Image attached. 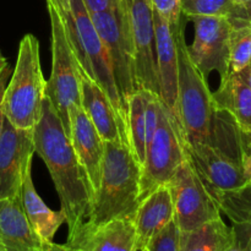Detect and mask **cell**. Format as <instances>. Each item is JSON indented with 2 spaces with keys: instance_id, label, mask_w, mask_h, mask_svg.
Here are the masks:
<instances>
[{
  "instance_id": "obj_1",
  "label": "cell",
  "mask_w": 251,
  "mask_h": 251,
  "mask_svg": "<svg viewBox=\"0 0 251 251\" xmlns=\"http://www.w3.org/2000/svg\"><path fill=\"white\" fill-rule=\"evenodd\" d=\"M34 151L48 168L66 223L69 235L87 221L93 196L77 161L70 136L49 98H44L42 115L33 127Z\"/></svg>"
},
{
  "instance_id": "obj_2",
  "label": "cell",
  "mask_w": 251,
  "mask_h": 251,
  "mask_svg": "<svg viewBox=\"0 0 251 251\" xmlns=\"http://www.w3.org/2000/svg\"><path fill=\"white\" fill-rule=\"evenodd\" d=\"M184 147L215 199L251 183V135L243 132L228 113L216 110L206 144L184 142Z\"/></svg>"
},
{
  "instance_id": "obj_3",
  "label": "cell",
  "mask_w": 251,
  "mask_h": 251,
  "mask_svg": "<svg viewBox=\"0 0 251 251\" xmlns=\"http://www.w3.org/2000/svg\"><path fill=\"white\" fill-rule=\"evenodd\" d=\"M141 167L120 141L104 142L100 188L83 225L97 227L118 218L132 220L140 201Z\"/></svg>"
},
{
  "instance_id": "obj_4",
  "label": "cell",
  "mask_w": 251,
  "mask_h": 251,
  "mask_svg": "<svg viewBox=\"0 0 251 251\" xmlns=\"http://www.w3.org/2000/svg\"><path fill=\"white\" fill-rule=\"evenodd\" d=\"M70 15L63 21L74 54L80 68L95 82H97L107 95L115 112L122 144L129 147L126 108L120 98L115 83L107 48L98 34L82 0H70Z\"/></svg>"
},
{
  "instance_id": "obj_5",
  "label": "cell",
  "mask_w": 251,
  "mask_h": 251,
  "mask_svg": "<svg viewBox=\"0 0 251 251\" xmlns=\"http://www.w3.org/2000/svg\"><path fill=\"white\" fill-rule=\"evenodd\" d=\"M174 34L178 49V122L184 142L206 144L216 114L212 92L190 58L183 19L174 25Z\"/></svg>"
},
{
  "instance_id": "obj_6",
  "label": "cell",
  "mask_w": 251,
  "mask_h": 251,
  "mask_svg": "<svg viewBox=\"0 0 251 251\" xmlns=\"http://www.w3.org/2000/svg\"><path fill=\"white\" fill-rule=\"evenodd\" d=\"M47 81L42 73L39 42L32 33L22 37L17 60L4 93L5 118L19 129H33L42 115Z\"/></svg>"
},
{
  "instance_id": "obj_7",
  "label": "cell",
  "mask_w": 251,
  "mask_h": 251,
  "mask_svg": "<svg viewBox=\"0 0 251 251\" xmlns=\"http://www.w3.org/2000/svg\"><path fill=\"white\" fill-rule=\"evenodd\" d=\"M51 31V73L46 96L58 112L66 134L70 136V110L81 105L80 69L71 48L65 24L55 7L47 4Z\"/></svg>"
},
{
  "instance_id": "obj_8",
  "label": "cell",
  "mask_w": 251,
  "mask_h": 251,
  "mask_svg": "<svg viewBox=\"0 0 251 251\" xmlns=\"http://www.w3.org/2000/svg\"><path fill=\"white\" fill-rule=\"evenodd\" d=\"M185 157L180 125L162 103L158 126L147 146L146 157L141 167L140 199L157 186L168 184Z\"/></svg>"
},
{
  "instance_id": "obj_9",
  "label": "cell",
  "mask_w": 251,
  "mask_h": 251,
  "mask_svg": "<svg viewBox=\"0 0 251 251\" xmlns=\"http://www.w3.org/2000/svg\"><path fill=\"white\" fill-rule=\"evenodd\" d=\"M102 38L114 74L120 98L126 108L130 96L139 90L135 66V49L124 10L119 4L112 9L90 14Z\"/></svg>"
},
{
  "instance_id": "obj_10",
  "label": "cell",
  "mask_w": 251,
  "mask_h": 251,
  "mask_svg": "<svg viewBox=\"0 0 251 251\" xmlns=\"http://www.w3.org/2000/svg\"><path fill=\"white\" fill-rule=\"evenodd\" d=\"M168 185L173 199L174 221L180 232H190L222 217L217 201L188 157L178 167Z\"/></svg>"
},
{
  "instance_id": "obj_11",
  "label": "cell",
  "mask_w": 251,
  "mask_h": 251,
  "mask_svg": "<svg viewBox=\"0 0 251 251\" xmlns=\"http://www.w3.org/2000/svg\"><path fill=\"white\" fill-rule=\"evenodd\" d=\"M135 49L139 88L159 96L153 9L150 0H120Z\"/></svg>"
},
{
  "instance_id": "obj_12",
  "label": "cell",
  "mask_w": 251,
  "mask_h": 251,
  "mask_svg": "<svg viewBox=\"0 0 251 251\" xmlns=\"http://www.w3.org/2000/svg\"><path fill=\"white\" fill-rule=\"evenodd\" d=\"M195 26V37L189 54L199 73L207 80L212 71H217L221 80L230 73L229 33L230 22L227 17H189Z\"/></svg>"
},
{
  "instance_id": "obj_13",
  "label": "cell",
  "mask_w": 251,
  "mask_h": 251,
  "mask_svg": "<svg viewBox=\"0 0 251 251\" xmlns=\"http://www.w3.org/2000/svg\"><path fill=\"white\" fill-rule=\"evenodd\" d=\"M34 153L33 129L15 127L5 118L0 134V200L20 198Z\"/></svg>"
},
{
  "instance_id": "obj_14",
  "label": "cell",
  "mask_w": 251,
  "mask_h": 251,
  "mask_svg": "<svg viewBox=\"0 0 251 251\" xmlns=\"http://www.w3.org/2000/svg\"><path fill=\"white\" fill-rule=\"evenodd\" d=\"M70 140L91 194L95 198L100 181L104 141L81 105L70 110Z\"/></svg>"
},
{
  "instance_id": "obj_15",
  "label": "cell",
  "mask_w": 251,
  "mask_h": 251,
  "mask_svg": "<svg viewBox=\"0 0 251 251\" xmlns=\"http://www.w3.org/2000/svg\"><path fill=\"white\" fill-rule=\"evenodd\" d=\"M159 98L178 120V49L174 25L153 10ZM179 123V122H178Z\"/></svg>"
},
{
  "instance_id": "obj_16",
  "label": "cell",
  "mask_w": 251,
  "mask_h": 251,
  "mask_svg": "<svg viewBox=\"0 0 251 251\" xmlns=\"http://www.w3.org/2000/svg\"><path fill=\"white\" fill-rule=\"evenodd\" d=\"M66 244L82 251H139L132 220L118 218L97 227L81 225Z\"/></svg>"
},
{
  "instance_id": "obj_17",
  "label": "cell",
  "mask_w": 251,
  "mask_h": 251,
  "mask_svg": "<svg viewBox=\"0 0 251 251\" xmlns=\"http://www.w3.org/2000/svg\"><path fill=\"white\" fill-rule=\"evenodd\" d=\"M173 220L174 205L171 189L168 184H163L144 196L135 211L132 222L136 230L137 250L146 248L150 240Z\"/></svg>"
},
{
  "instance_id": "obj_18",
  "label": "cell",
  "mask_w": 251,
  "mask_h": 251,
  "mask_svg": "<svg viewBox=\"0 0 251 251\" xmlns=\"http://www.w3.org/2000/svg\"><path fill=\"white\" fill-rule=\"evenodd\" d=\"M43 244L29 225L20 198L0 200V247L4 251H44Z\"/></svg>"
},
{
  "instance_id": "obj_19",
  "label": "cell",
  "mask_w": 251,
  "mask_h": 251,
  "mask_svg": "<svg viewBox=\"0 0 251 251\" xmlns=\"http://www.w3.org/2000/svg\"><path fill=\"white\" fill-rule=\"evenodd\" d=\"M212 98L216 110L228 113L243 132L251 135V88L245 69L222 78Z\"/></svg>"
},
{
  "instance_id": "obj_20",
  "label": "cell",
  "mask_w": 251,
  "mask_h": 251,
  "mask_svg": "<svg viewBox=\"0 0 251 251\" xmlns=\"http://www.w3.org/2000/svg\"><path fill=\"white\" fill-rule=\"evenodd\" d=\"M80 69L81 107L95 125L98 134L104 142L120 141L117 117L104 91L92 80L82 69Z\"/></svg>"
},
{
  "instance_id": "obj_21",
  "label": "cell",
  "mask_w": 251,
  "mask_h": 251,
  "mask_svg": "<svg viewBox=\"0 0 251 251\" xmlns=\"http://www.w3.org/2000/svg\"><path fill=\"white\" fill-rule=\"evenodd\" d=\"M20 201L24 212L42 242H53L59 228L66 222L63 211H53L44 203L37 193L32 180L31 171L22 183Z\"/></svg>"
},
{
  "instance_id": "obj_22",
  "label": "cell",
  "mask_w": 251,
  "mask_h": 251,
  "mask_svg": "<svg viewBox=\"0 0 251 251\" xmlns=\"http://www.w3.org/2000/svg\"><path fill=\"white\" fill-rule=\"evenodd\" d=\"M233 239V228L220 217L190 232H180V251H227Z\"/></svg>"
},
{
  "instance_id": "obj_23",
  "label": "cell",
  "mask_w": 251,
  "mask_h": 251,
  "mask_svg": "<svg viewBox=\"0 0 251 251\" xmlns=\"http://www.w3.org/2000/svg\"><path fill=\"white\" fill-rule=\"evenodd\" d=\"M151 95L150 91L139 88L126 102L129 147L140 167L146 157V107Z\"/></svg>"
},
{
  "instance_id": "obj_24",
  "label": "cell",
  "mask_w": 251,
  "mask_h": 251,
  "mask_svg": "<svg viewBox=\"0 0 251 251\" xmlns=\"http://www.w3.org/2000/svg\"><path fill=\"white\" fill-rule=\"evenodd\" d=\"M221 213L227 216L232 225L251 223V183L216 198Z\"/></svg>"
},
{
  "instance_id": "obj_25",
  "label": "cell",
  "mask_w": 251,
  "mask_h": 251,
  "mask_svg": "<svg viewBox=\"0 0 251 251\" xmlns=\"http://www.w3.org/2000/svg\"><path fill=\"white\" fill-rule=\"evenodd\" d=\"M230 22L229 33V69L240 71L251 60V24L239 21Z\"/></svg>"
},
{
  "instance_id": "obj_26",
  "label": "cell",
  "mask_w": 251,
  "mask_h": 251,
  "mask_svg": "<svg viewBox=\"0 0 251 251\" xmlns=\"http://www.w3.org/2000/svg\"><path fill=\"white\" fill-rule=\"evenodd\" d=\"M233 6V0H181V15L228 17Z\"/></svg>"
},
{
  "instance_id": "obj_27",
  "label": "cell",
  "mask_w": 251,
  "mask_h": 251,
  "mask_svg": "<svg viewBox=\"0 0 251 251\" xmlns=\"http://www.w3.org/2000/svg\"><path fill=\"white\" fill-rule=\"evenodd\" d=\"M146 248L150 251H180V230L176 221L157 233Z\"/></svg>"
},
{
  "instance_id": "obj_28",
  "label": "cell",
  "mask_w": 251,
  "mask_h": 251,
  "mask_svg": "<svg viewBox=\"0 0 251 251\" xmlns=\"http://www.w3.org/2000/svg\"><path fill=\"white\" fill-rule=\"evenodd\" d=\"M152 9L166 21L174 25L181 20V0H150Z\"/></svg>"
},
{
  "instance_id": "obj_29",
  "label": "cell",
  "mask_w": 251,
  "mask_h": 251,
  "mask_svg": "<svg viewBox=\"0 0 251 251\" xmlns=\"http://www.w3.org/2000/svg\"><path fill=\"white\" fill-rule=\"evenodd\" d=\"M11 69L9 65L5 66L4 69L0 73V134L2 131V126H4V120H5V114H4V93L5 88H6L7 82H9V78L11 76Z\"/></svg>"
},
{
  "instance_id": "obj_30",
  "label": "cell",
  "mask_w": 251,
  "mask_h": 251,
  "mask_svg": "<svg viewBox=\"0 0 251 251\" xmlns=\"http://www.w3.org/2000/svg\"><path fill=\"white\" fill-rule=\"evenodd\" d=\"M227 19L229 21H239L251 24V1L244 5H234Z\"/></svg>"
},
{
  "instance_id": "obj_31",
  "label": "cell",
  "mask_w": 251,
  "mask_h": 251,
  "mask_svg": "<svg viewBox=\"0 0 251 251\" xmlns=\"http://www.w3.org/2000/svg\"><path fill=\"white\" fill-rule=\"evenodd\" d=\"M82 1L90 14L104 11L119 4V0H82Z\"/></svg>"
},
{
  "instance_id": "obj_32",
  "label": "cell",
  "mask_w": 251,
  "mask_h": 251,
  "mask_svg": "<svg viewBox=\"0 0 251 251\" xmlns=\"http://www.w3.org/2000/svg\"><path fill=\"white\" fill-rule=\"evenodd\" d=\"M47 4H50L55 7L56 11L60 14L61 19L65 20L66 17L70 15L71 7H70V0H46Z\"/></svg>"
},
{
  "instance_id": "obj_33",
  "label": "cell",
  "mask_w": 251,
  "mask_h": 251,
  "mask_svg": "<svg viewBox=\"0 0 251 251\" xmlns=\"http://www.w3.org/2000/svg\"><path fill=\"white\" fill-rule=\"evenodd\" d=\"M43 249L44 251H82L68 244H56L54 242H44Z\"/></svg>"
},
{
  "instance_id": "obj_34",
  "label": "cell",
  "mask_w": 251,
  "mask_h": 251,
  "mask_svg": "<svg viewBox=\"0 0 251 251\" xmlns=\"http://www.w3.org/2000/svg\"><path fill=\"white\" fill-rule=\"evenodd\" d=\"M245 71H247V78H248V83H249L250 88H251V60L249 63V65L245 68Z\"/></svg>"
},
{
  "instance_id": "obj_35",
  "label": "cell",
  "mask_w": 251,
  "mask_h": 251,
  "mask_svg": "<svg viewBox=\"0 0 251 251\" xmlns=\"http://www.w3.org/2000/svg\"><path fill=\"white\" fill-rule=\"evenodd\" d=\"M6 65H9V63H7L6 59H5L4 56H2V54L0 53V73H1V70H2V69H4Z\"/></svg>"
},
{
  "instance_id": "obj_36",
  "label": "cell",
  "mask_w": 251,
  "mask_h": 251,
  "mask_svg": "<svg viewBox=\"0 0 251 251\" xmlns=\"http://www.w3.org/2000/svg\"><path fill=\"white\" fill-rule=\"evenodd\" d=\"M251 0H233V4L234 5H244V4H248V2H250Z\"/></svg>"
},
{
  "instance_id": "obj_37",
  "label": "cell",
  "mask_w": 251,
  "mask_h": 251,
  "mask_svg": "<svg viewBox=\"0 0 251 251\" xmlns=\"http://www.w3.org/2000/svg\"><path fill=\"white\" fill-rule=\"evenodd\" d=\"M140 251H150L149 249H147V248H144V249H141Z\"/></svg>"
},
{
  "instance_id": "obj_38",
  "label": "cell",
  "mask_w": 251,
  "mask_h": 251,
  "mask_svg": "<svg viewBox=\"0 0 251 251\" xmlns=\"http://www.w3.org/2000/svg\"><path fill=\"white\" fill-rule=\"evenodd\" d=\"M0 251H4V249H2V248H1V247H0Z\"/></svg>"
}]
</instances>
